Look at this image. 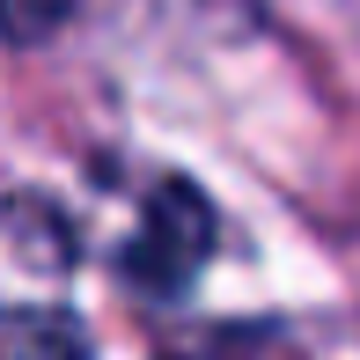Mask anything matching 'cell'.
I'll return each instance as SVG.
<instances>
[{
	"mask_svg": "<svg viewBox=\"0 0 360 360\" xmlns=\"http://www.w3.org/2000/svg\"><path fill=\"white\" fill-rule=\"evenodd\" d=\"M214 257V206H206L199 184L184 176H162L147 191V214H140V236L118 250V272L133 280L140 294H184L199 280V265Z\"/></svg>",
	"mask_w": 360,
	"mask_h": 360,
	"instance_id": "cell-1",
	"label": "cell"
},
{
	"mask_svg": "<svg viewBox=\"0 0 360 360\" xmlns=\"http://www.w3.org/2000/svg\"><path fill=\"white\" fill-rule=\"evenodd\" d=\"M0 360H96V338L59 302H0Z\"/></svg>",
	"mask_w": 360,
	"mask_h": 360,
	"instance_id": "cell-2",
	"label": "cell"
},
{
	"mask_svg": "<svg viewBox=\"0 0 360 360\" xmlns=\"http://www.w3.org/2000/svg\"><path fill=\"white\" fill-rule=\"evenodd\" d=\"M74 8H81V0H0V37H15V44L52 37Z\"/></svg>",
	"mask_w": 360,
	"mask_h": 360,
	"instance_id": "cell-3",
	"label": "cell"
}]
</instances>
